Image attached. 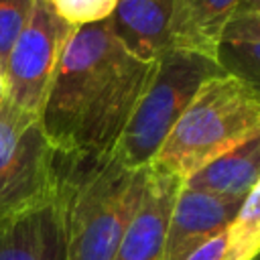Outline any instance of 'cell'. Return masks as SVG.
Listing matches in <instances>:
<instances>
[{"label":"cell","mask_w":260,"mask_h":260,"mask_svg":"<svg viewBox=\"0 0 260 260\" xmlns=\"http://www.w3.org/2000/svg\"><path fill=\"white\" fill-rule=\"evenodd\" d=\"M128 55L108 20L75 26L41 110L45 136L57 152L106 154L120 140L152 73Z\"/></svg>","instance_id":"1"},{"label":"cell","mask_w":260,"mask_h":260,"mask_svg":"<svg viewBox=\"0 0 260 260\" xmlns=\"http://www.w3.org/2000/svg\"><path fill=\"white\" fill-rule=\"evenodd\" d=\"M67 260H112L144 189L146 169L124 167L114 152H57Z\"/></svg>","instance_id":"2"},{"label":"cell","mask_w":260,"mask_h":260,"mask_svg":"<svg viewBox=\"0 0 260 260\" xmlns=\"http://www.w3.org/2000/svg\"><path fill=\"white\" fill-rule=\"evenodd\" d=\"M256 132H260V93L223 71L197 89L150 165L185 181Z\"/></svg>","instance_id":"3"},{"label":"cell","mask_w":260,"mask_h":260,"mask_svg":"<svg viewBox=\"0 0 260 260\" xmlns=\"http://www.w3.org/2000/svg\"><path fill=\"white\" fill-rule=\"evenodd\" d=\"M219 73H223V69L217 59L199 53L173 49L160 55L112 150L114 156L128 169H146L197 89Z\"/></svg>","instance_id":"4"},{"label":"cell","mask_w":260,"mask_h":260,"mask_svg":"<svg viewBox=\"0 0 260 260\" xmlns=\"http://www.w3.org/2000/svg\"><path fill=\"white\" fill-rule=\"evenodd\" d=\"M57 150L41 116L8 100L0 106V217L32 207L55 193Z\"/></svg>","instance_id":"5"},{"label":"cell","mask_w":260,"mask_h":260,"mask_svg":"<svg viewBox=\"0 0 260 260\" xmlns=\"http://www.w3.org/2000/svg\"><path fill=\"white\" fill-rule=\"evenodd\" d=\"M73 28L53 10L49 0H35L30 18L16 39L2 75L10 104L41 116L61 53Z\"/></svg>","instance_id":"6"},{"label":"cell","mask_w":260,"mask_h":260,"mask_svg":"<svg viewBox=\"0 0 260 260\" xmlns=\"http://www.w3.org/2000/svg\"><path fill=\"white\" fill-rule=\"evenodd\" d=\"M183 187V179L171 171L148 165L138 207L112 260H160L173 205Z\"/></svg>","instance_id":"7"},{"label":"cell","mask_w":260,"mask_h":260,"mask_svg":"<svg viewBox=\"0 0 260 260\" xmlns=\"http://www.w3.org/2000/svg\"><path fill=\"white\" fill-rule=\"evenodd\" d=\"M244 199L181 187L173 205L160 260H185L199 246L223 234Z\"/></svg>","instance_id":"8"},{"label":"cell","mask_w":260,"mask_h":260,"mask_svg":"<svg viewBox=\"0 0 260 260\" xmlns=\"http://www.w3.org/2000/svg\"><path fill=\"white\" fill-rule=\"evenodd\" d=\"M0 260H67L65 217L57 187L49 199L0 217Z\"/></svg>","instance_id":"9"},{"label":"cell","mask_w":260,"mask_h":260,"mask_svg":"<svg viewBox=\"0 0 260 260\" xmlns=\"http://www.w3.org/2000/svg\"><path fill=\"white\" fill-rule=\"evenodd\" d=\"M175 0H118L108 18L120 47L142 63H152L173 51L171 22Z\"/></svg>","instance_id":"10"},{"label":"cell","mask_w":260,"mask_h":260,"mask_svg":"<svg viewBox=\"0 0 260 260\" xmlns=\"http://www.w3.org/2000/svg\"><path fill=\"white\" fill-rule=\"evenodd\" d=\"M240 0H175L171 39L173 49L217 59L219 43L234 20Z\"/></svg>","instance_id":"11"},{"label":"cell","mask_w":260,"mask_h":260,"mask_svg":"<svg viewBox=\"0 0 260 260\" xmlns=\"http://www.w3.org/2000/svg\"><path fill=\"white\" fill-rule=\"evenodd\" d=\"M260 181V132L248 136L221 156L207 162L203 169L183 181L185 187L244 199L246 193Z\"/></svg>","instance_id":"12"},{"label":"cell","mask_w":260,"mask_h":260,"mask_svg":"<svg viewBox=\"0 0 260 260\" xmlns=\"http://www.w3.org/2000/svg\"><path fill=\"white\" fill-rule=\"evenodd\" d=\"M260 254V181L246 193L234 221L225 230L221 260H254Z\"/></svg>","instance_id":"13"},{"label":"cell","mask_w":260,"mask_h":260,"mask_svg":"<svg viewBox=\"0 0 260 260\" xmlns=\"http://www.w3.org/2000/svg\"><path fill=\"white\" fill-rule=\"evenodd\" d=\"M217 63L260 93V41H221Z\"/></svg>","instance_id":"14"},{"label":"cell","mask_w":260,"mask_h":260,"mask_svg":"<svg viewBox=\"0 0 260 260\" xmlns=\"http://www.w3.org/2000/svg\"><path fill=\"white\" fill-rule=\"evenodd\" d=\"M35 0H0V75H4L8 55L24 30Z\"/></svg>","instance_id":"15"},{"label":"cell","mask_w":260,"mask_h":260,"mask_svg":"<svg viewBox=\"0 0 260 260\" xmlns=\"http://www.w3.org/2000/svg\"><path fill=\"white\" fill-rule=\"evenodd\" d=\"M49 4L71 26H87L108 20L118 0H49Z\"/></svg>","instance_id":"16"},{"label":"cell","mask_w":260,"mask_h":260,"mask_svg":"<svg viewBox=\"0 0 260 260\" xmlns=\"http://www.w3.org/2000/svg\"><path fill=\"white\" fill-rule=\"evenodd\" d=\"M223 41H260V14L234 18L223 32Z\"/></svg>","instance_id":"17"},{"label":"cell","mask_w":260,"mask_h":260,"mask_svg":"<svg viewBox=\"0 0 260 260\" xmlns=\"http://www.w3.org/2000/svg\"><path fill=\"white\" fill-rule=\"evenodd\" d=\"M223 248H225V232L211 238L203 246H199L185 260H221L223 258Z\"/></svg>","instance_id":"18"},{"label":"cell","mask_w":260,"mask_h":260,"mask_svg":"<svg viewBox=\"0 0 260 260\" xmlns=\"http://www.w3.org/2000/svg\"><path fill=\"white\" fill-rule=\"evenodd\" d=\"M250 14H260V0H240L236 16H250Z\"/></svg>","instance_id":"19"},{"label":"cell","mask_w":260,"mask_h":260,"mask_svg":"<svg viewBox=\"0 0 260 260\" xmlns=\"http://www.w3.org/2000/svg\"><path fill=\"white\" fill-rule=\"evenodd\" d=\"M6 102V85H4V77L0 75V106Z\"/></svg>","instance_id":"20"},{"label":"cell","mask_w":260,"mask_h":260,"mask_svg":"<svg viewBox=\"0 0 260 260\" xmlns=\"http://www.w3.org/2000/svg\"><path fill=\"white\" fill-rule=\"evenodd\" d=\"M254 260H260V254H258V256H256V258H254Z\"/></svg>","instance_id":"21"}]
</instances>
